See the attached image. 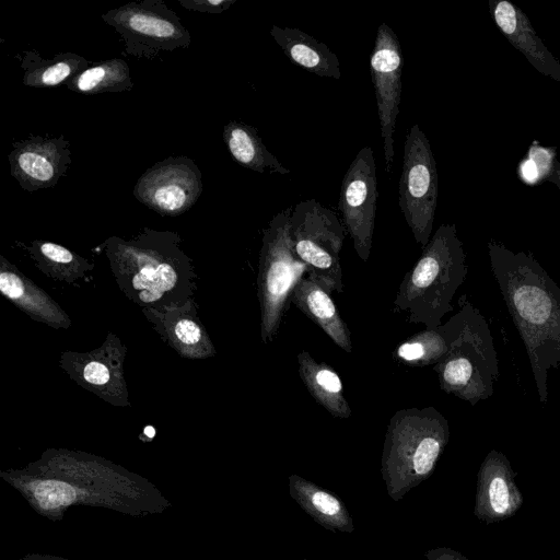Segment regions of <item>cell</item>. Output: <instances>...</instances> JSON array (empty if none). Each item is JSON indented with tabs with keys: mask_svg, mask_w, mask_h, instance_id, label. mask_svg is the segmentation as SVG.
Here are the masks:
<instances>
[{
	"mask_svg": "<svg viewBox=\"0 0 560 560\" xmlns=\"http://www.w3.org/2000/svg\"><path fill=\"white\" fill-rule=\"evenodd\" d=\"M488 255L512 320L524 342L541 404L550 369L560 365V288L525 252L490 241Z\"/></svg>",
	"mask_w": 560,
	"mask_h": 560,
	"instance_id": "1",
	"label": "cell"
},
{
	"mask_svg": "<svg viewBox=\"0 0 560 560\" xmlns=\"http://www.w3.org/2000/svg\"><path fill=\"white\" fill-rule=\"evenodd\" d=\"M177 232L143 228L129 240L110 236L104 250L120 291L141 308L182 304L194 298L196 271Z\"/></svg>",
	"mask_w": 560,
	"mask_h": 560,
	"instance_id": "2",
	"label": "cell"
},
{
	"mask_svg": "<svg viewBox=\"0 0 560 560\" xmlns=\"http://www.w3.org/2000/svg\"><path fill=\"white\" fill-rule=\"evenodd\" d=\"M468 272L466 254L455 224L438 228L413 267L405 275L394 310L407 313V322L427 329L442 325L454 310L453 298Z\"/></svg>",
	"mask_w": 560,
	"mask_h": 560,
	"instance_id": "3",
	"label": "cell"
},
{
	"mask_svg": "<svg viewBox=\"0 0 560 560\" xmlns=\"http://www.w3.org/2000/svg\"><path fill=\"white\" fill-rule=\"evenodd\" d=\"M448 440V421L432 406L404 408L392 416L381 458L382 478L392 500H401L433 474Z\"/></svg>",
	"mask_w": 560,
	"mask_h": 560,
	"instance_id": "4",
	"label": "cell"
},
{
	"mask_svg": "<svg viewBox=\"0 0 560 560\" xmlns=\"http://www.w3.org/2000/svg\"><path fill=\"white\" fill-rule=\"evenodd\" d=\"M448 318L450 342L444 357L433 365L443 392L475 406L490 398L499 377V360L490 327L466 295Z\"/></svg>",
	"mask_w": 560,
	"mask_h": 560,
	"instance_id": "5",
	"label": "cell"
},
{
	"mask_svg": "<svg viewBox=\"0 0 560 560\" xmlns=\"http://www.w3.org/2000/svg\"><path fill=\"white\" fill-rule=\"evenodd\" d=\"M293 208L278 212L262 231L257 275V296L260 307V338L265 345L277 337L292 292L307 272L296 255L291 235Z\"/></svg>",
	"mask_w": 560,
	"mask_h": 560,
	"instance_id": "6",
	"label": "cell"
},
{
	"mask_svg": "<svg viewBox=\"0 0 560 560\" xmlns=\"http://www.w3.org/2000/svg\"><path fill=\"white\" fill-rule=\"evenodd\" d=\"M290 235L306 275L329 294L343 293L339 254L346 231L336 213L315 199L301 201L292 210Z\"/></svg>",
	"mask_w": 560,
	"mask_h": 560,
	"instance_id": "7",
	"label": "cell"
},
{
	"mask_svg": "<svg viewBox=\"0 0 560 560\" xmlns=\"http://www.w3.org/2000/svg\"><path fill=\"white\" fill-rule=\"evenodd\" d=\"M102 19L124 40L126 56L153 59L191 43L190 33L163 0L128 2L108 10Z\"/></svg>",
	"mask_w": 560,
	"mask_h": 560,
	"instance_id": "8",
	"label": "cell"
},
{
	"mask_svg": "<svg viewBox=\"0 0 560 560\" xmlns=\"http://www.w3.org/2000/svg\"><path fill=\"white\" fill-rule=\"evenodd\" d=\"M438 202V171L430 142L413 124L404 143L398 205L422 248L429 243Z\"/></svg>",
	"mask_w": 560,
	"mask_h": 560,
	"instance_id": "9",
	"label": "cell"
},
{
	"mask_svg": "<svg viewBox=\"0 0 560 560\" xmlns=\"http://www.w3.org/2000/svg\"><path fill=\"white\" fill-rule=\"evenodd\" d=\"M127 347L108 332L103 343L88 352L63 351L60 368L81 387L115 407H130L124 363Z\"/></svg>",
	"mask_w": 560,
	"mask_h": 560,
	"instance_id": "10",
	"label": "cell"
},
{
	"mask_svg": "<svg viewBox=\"0 0 560 560\" xmlns=\"http://www.w3.org/2000/svg\"><path fill=\"white\" fill-rule=\"evenodd\" d=\"M202 175L187 156H168L148 168L132 194L142 205L163 217L189 210L202 194Z\"/></svg>",
	"mask_w": 560,
	"mask_h": 560,
	"instance_id": "11",
	"label": "cell"
},
{
	"mask_svg": "<svg viewBox=\"0 0 560 560\" xmlns=\"http://www.w3.org/2000/svg\"><path fill=\"white\" fill-rule=\"evenodd\" d=\"M377 197L373 149L364 147L343 176L338 205L354 250L363 261L371 254Z\"/></svg>",
	"mask_w": 560,
	"mask_h": 560,
	"instance_id": "12",
	"label": "cell"
},
{
	"mask_svg": "<svg viewBox=\"0 0 560 560\" xmlns=\"http://www.w3.org/2000/svg\"><path fill=\"white\" fill-rule=\"evenodd\" d=\"M404 57L398 36L386 23L377 27L370 57V71L375 91L383 140L385 171L392 173L394 132L399 114Z\"/></svg>",
	"mask_w": 560,
	"mask_h": 560,
	"instance_id": "13",
	"label": "cell"
},
{
	"mask_svg": "<svg viewBox=\"0 0 560 560\" xmlns=\"http://www.w3.org/2000/svg\"><path fill=\"white\" fill-rule=\"evenodd\" d=\"M10 174L28 192L54 187L71 164L70 141L31 136L12 143Z\"/></svg>",
	"mask_w": 560,
	"mask_h": 560,
	"instance_id": "14",
	"label": "cell"
},
{
	"mask_svg": "<svg viewBox=\"0 0 560 560\" xmlns=\"http://www.w3.org/2000/svg\"><path fill=\"white\" fill-rule=\"evenodd\" d=\"M147 320L179 357L201 360L215 355L217 350L198 317L194 298L182 304L141 308Z\"/></svg>",
	"mask_w": 560,
	"mask_h": 560,
	"instance_id": "15",
	"label": "cell"
},
{
	"mask_svg": "<svg viewBox=\"0 0 560 560\" xmlns=\"http://www.w3.org/2000/svg\"><path fill=\"white\" fill-rule=\"evenodd\" d=\"M523 501L510 460L491 450L478 470L474 515L487 524L501 522L512 517Z\"/></svg>",
	"mask_w": 560,
	"mask_h": 560,
	"instance_id": "16",
	"label": "cell"
},
{
	"mask_svg": "<svg viewBox=\"0 0 560 560\" xmlns=\"http://www.w3.org/2000/svg\"><path fill=\"white\" fill-rule=\"evenodd\" d=\"M492 18L508 39L540 74L560 82V61L547 48L527 15L508 0L489 2Z\"/></svg>",
	"mask_w": 560,
	"mask_h": 560,
	"instance_id": "17",
	"label": "cell"
},
{
	"mask_svg": "<svg viewBox=\"0 0 560 560\" xmlns=\"http://www.w3.org/2000/svg\"><path fill=\"white\" fill-rule=\"evenodd\" d=\"M0 292L33 320L55 329H68L72 325L61 306L3 256H0Z\"/></svg>",
	"mask_w": 560,
	"mask_h": 560,
	"instance_id": "18",
	"label": "cell"
},
{
	"mask_svg": "<svg viewBox=\"0 0 560 560\" xmlns=\"http://www.w3.org/2000/svg\"><path fill=\"white\" fill-rule=\"evenodd\" d=\"M291 302L343 351L352 352L350 331L330 294L306 273L296 283Z\"/></svg>",
	"mask_w": 560,
	"mask_h": 560,
	"instance_id": "19",
	"label": "cell"
},
{
	"mask_svg": "<svg viewBox=\"0 0 560 560\" xmlns=\"http://www.w3.org/2000/svg\"><path fill=\"white\" fill-rule=\"evenodd\" d=\"M289 493L318 525L334 533L352 534L353 520L341 499L316 483L292 474Z\"/></svg>",
	"mask_w": 560,
	"mask_h": 560,
	"instance_id": "20",
	"label": "cell"
},
{
	"mask_svg": "<svg viewBox=\"0 0 560 560\" xmlns=\"http://www.w3.org/2000/svg\"><path fill=\"white\" fill-rule=\"evenodd\" d=\"M270 35L291 62L318 77L341 78L339 59L326 44L295 27L272 25Z\"/></svg>",
	"mask_w": 560,
	"mask_h": 560,
	"instance_id": "21",
	"label": "cell"
},
{
	"mask_svg": "<svg viewBox=\"0 0 560 560\" xmlns=\"http://www.w3.org/2000/svg\"><path fill=\"white\" fill-rule=\"evenodd\" d=\"M299 375L307 392L331 416L347 419L351 408L337 372L325 362H317L306 350L298 354Z\"/></svg>",
	"mask_w": 560,
	"mask_h": 560,
	"instance_id": "22",
	"label": "cell"
},
{
	"mask_svg": "<svg viewBox=\"0 0 560 560\" xmlns=\"http://www.w3.org/2000/svg\"><path fill=\"white\" fill-rule=\"evenodd\" d=\"M223 141L232 159L246 168L258 173H290L266 148L257 129L249 125L229 121L223 128Z\"/></svg>",
	"mask_w": 560,
	"mask_h": 560,
	"instance_id": "23",
	"label": "cell"
},
{
	"mask_svg": "<svg viewBox=\"0 0 560 560\" xmlns=\"http://www.w3.org/2000/svg\"><path fill=\"white\" fill-rule=\"evenodd\" d=\"M24 72L23 84L28 88H55L67 83L93 62L74 52H60L51 59L42 58L35 50L19 56Z\"/></svg>",
	"mask_w": 560,
	"mask_h": 560,
	"instance_id": "24",
	"label": "cell"
},
{
	"mask_svg": "<svg viewBox=\"0 0 560 560\" xmlns=\"http://www.w3.org/2000/svg\"><path fill=\"white\" fill-rule=\"evenodd\" d=\"M36 267L46 276L69 284L85 279L94 264L54 242L35 240L23 245Z\"/></svg>",
	"mask_w": 560,
	"mask_h": 560,
	"instance_id": "25",
	"label": "cell"
},
{
	"mask_svg": "<svg viewBox=\"0 0 560 560\" xmlns=\"http://www.w3.org/2000/svg\"><path fill=\"white\" fill-rule=\"evenodd\" d=\"M65 86L79 94L95 95L105 92H124L133 88L130 69L120 58L93 62Z\"/></svg>",
	"mask_w": 560,
	"mask_h": 560,
	"instance_id": "26",
	"label": "cell"
},
{
	"mask_svg": "<svg viewBox=\"0 0 560 560\" xmlns=\"http://www.w3.org/2000/svg\"><path fill=\"white\" fill-rule=\"evenodd\" d=\"M450 342L448 322L423 329L397 345L393 357L409 366L435 365L446 353Z\"/></svg>",
	"mask_w": 560,
	"mask_h": 560,
	"instance_id": "27",
	"label": "cell"
},
{
	"mask_svg": "<svg viewBox=\"0 0 560 560\" xmlns=\"http://www.w3.org/2000/svg\"><path fill=\"white\" fill-rule=\"evenodd\" d=\"M34 495L45 509L65 506L75 498L73 489L68 483L51 480L36 483Z\"/></svg>",
	"mask_w": 560,
	"mask_h": 560,
	"instance_id": "28",
	"label": "cell"
},
{
	"mask_svg": "<svg viewBox=\"0 0 560 560\" xmlns=\"http://www.w3.org/2000/svg\"><path fill=\"white\" fill-rule=\"evenodd\" d=\"M178 2L189 11L220 14L226 11L236 0H178Z\"/></svg>",
	"mask_w": 560,
	"mask_h": 560,
	"instance_id": "29",
	"label": "cell"
},
{
	"mask_svg": "<svg viewBox=\"0 0 560 560\" xmlns=\"http://www.w3.org/2000/svg\"><path fill=\"white\" fill-rule=\"evenodd\" d=\"M425 560H469L459 551L447 547L430 549L425 552Z\"/></svg>",
	"mask_w": 560,
	"mask_h": 560,
	"instance_id": "30",
	"label": "cell"
},
{
	"mask_svg": "<svg viewBox=\"0 0 560 560\" xmlns=\"http://www.w3.org/2000/svg\"><path fill=\"white\" fill-rule=\"evenodd\" d=\"M547 182L553 184L560 191V162L555 160L552 163V167L546 177Z\"/></svg>",
	"mask_w": 560,
	"mask_h": 560,
	"instance_id": "31",
	"label": "cell"
}]
</instances>
